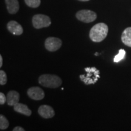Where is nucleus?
I'll use <instances>...</instances> for the list:
<instances>
[{
    "mask_svg": "<svg viewBox=\"0 0 131 131\" xmlns=\"http://www.w3.org/2000/svg\"><path fill=\"white\" fill-rule=\"evenodd\" d=\"M80 1H90V0H79Z\"/></svg>",
    "mask_w": 131,
    "mask_h": 131,
    "instance_id": "obj_21",
    "label": "nucleus"
},
{
    "mask_svg": "<svg viewBox=\"0 0 131 131\" xmlns=\"http://www.w3.org/2000/svg\"><path fill=\"white\" fill-rule=\"evenodd\" d=\"M6 101H7V97L5 96V95L3 92H1L0 93V104L3 105Z\"/></svg>",
    "mask_w": 131,
    "mask_h": 131,
    "instance_id": "obj_18",
    "label": "nucleus"
},
{
    "mask_svg": "<svg viewBox=\"0 0 131 131\" xmlns=\"http://www.w3.org/2000/svg\"><path fill=\"white\" fill-rule=\"evenodd\" d=\"M3 66V57L2 55H0V68H1Z\"/></svg>",
    "mask_w": 131,
    "mask_h": 131,
    "instance_id": "obj_20",
    "label": "nucleus"
},
{
    "mask_svg": "<svg viewBox=\"0 0 131 131\" xmlns=\"http://www.w3.org/2000/svg\"><path fill=\"white\" fill-rule=\"evenodd\" d=\"M108 31L109 29L107 24L100 23L92 27L89 32V37L93 42H101L107 37Z\"/></svg>",
    "mask_w": 131,
    "mask_h": 131,
    "instance_id": "obj_1",
    "label": "nucleus"
},
{
    "mask_svg": "<svg viewBox=\"0 0 131 131\" xmlns=\"http://www.w3.org/2000/svg\"><path fill=\"white\" fill-rule=\"evenodd\" d=\"M122 41L126 46L131 47V27H127L123 32Z\"/></svg>",
    "mask_w": 131,
    "mask_h": 131,
    "instance_id": "obj_13",
    "label": "nucleus"
},
{
    "mask_svg": "<svg viewBox=\"0 0 131 131\" xmlns=\"http://www.w3.org/2000/svg\"><path fill=\"white\" fill-rule=\"evenodd\" d=\"M86 74L80 75V78L85 84H94L100 78V70L95 67H89L84 69Z\"/></svg>",
    "mask_w": 131,
    "mask_h": 131,
    "instance_id": "obj_3",
    "label": "nucleus"
},
{
    "mask_svg": "<svg viewBox=\"0 0 131 131\" xmlns=\"http://www.w3.org/2000/svg\"><path fill=\"white\" fill-rule=\"evenodd\" d=\"M95 55L96 56H98V55H99V53H95Z\"/></svg>",
    "mask_w": 131,
    "mask_h": 131,
    "instance_id": "obj_22",
    "label": "nucleus"
},
{
    "mask_svg": "<svg viewBox=\"0 0 131 131\" xmlns=\"http://www.w3.org/2000/svg\"><path fill=\"white\" fill-rule=\"evenodd\" d=\"M38 112L41 117L46 119L50 118L55 115V111L53 108L51 106L46 105V104L41 106L38 108Z\"/></svg>",
    "mask_w": 131,
    "mask_h": 131,
    "instance_id": "obj_8",
    "label": "nucleus"
},
{
    "mask_svg": "<svg viewBox=\"0 0 131 131\" xmlns=\"http://www.w3.org/2000/svg\"><path fill=\"white\" fill-rule=\"evenodd\" d=\"M27 95L34 100H41L45 98V94L43 90L39 87H32L27 90Z\"/></svg>",
    "mask_w": 131,
    "mask_h": 131,
    "instance_id": "obj_7",
    "label": "nucleus"
},
{
    "mask_svg": "<svg viewBox=\"0 0 131 131\" xmlns=\"http://www.w3.org/2000/svg\"><path fill=\"white\" fill-rule=\"evenodd\" d=\"M38 83L41 86L48 88H57L62 84V80L55 75L43 74L38 78Z\"/></svg>",
    "mask_w": 131,
    "mask_h": 131,
    "instance_id": "obj_2",
    "label": "nucleus"
},
{
    "mask_svg": "<svg viewBox=\"0 0 131 131\" xmlns=\"http://www.w3.org/2000/svg\"><path fill=\"white\" fill-rule=\"evenodd\" d=\"M24 130H25V129L20 126H16L15 127H14V129H13V131H24Z\"/></svg>",
    "mask_w": 131,
    "mask_h": 131,
    "instance_id": "obj_19",
    "label": "nucleus"
},
{
    "mask_svg": "<svg viewBox=\"0 0 131 131\" xmlns=\"http://www.w3.org/2000/svg\"><path fill=\"white\" fill-rule=\"evenodd\" d=\"M7 81V75L4 70H0V84L4 85L6 84Z\"/></svg>",
    "mask_w": 131,
    "mask_h": 131,
    "instance_id": "obj_17",
    "label": "nucleus"
},
{
    "mask_svg": "<svg viewBox=\"0 0 131 131\" xmlns=\"http://www.w3.org/2000/svg\"><path fill=\"white\" fill-rule=\"evenodd\" d=\"M76 17L80 21L89 23L95 20L97 15L94 11L90 10H81L77 13Z\"/></svg>",
    "mask_w": 131,
    "mask_h": 131,
    "instance_id": "obj_5",
    "label": "nucleus"
},
{
    "mask_svg": "<svg viewBox=\"0 0 131 131\" xmlns=\"http://www.w3.org/2000/svg\"><path fill=\"white\" fill-rule=\"evenodd\" d=\"M126 55V51L124 49H120L119 50L118 53L114 57V61L115 63H118L120 61H122V60H123L125 57Z\"/></svg>",
    "mask_w": 131,
    "mask_h": 131,
    "instance_id": "obj_16",
    "label": "nucleus"
},
{
    "mask_svg": "<svg viewBox=\"0 0 131 131\" xmlns=\"http://www.w3.org/2000/svg\"><path fill=\"white\" fill-rule=\"evenodd\" d=\"M9 126V121L3 115H0V129L1 130H5L7 129Z\"/></svg>",
    "mask_w": 131,
    "mask_h": 131,
    "instance_id": "obj_14",
    "label": "nucleus"
},
{
    "mask_svg": "<svg viewBox=\"0 0 131 131\" xmlns=\"http://www.w3.org/2000/svg\"><path fill=\"white\" fill-rule=\"evenodd\" d=\"M26 5L32 8H37L40 6L41 0H24Z\"/></svg>",
    "mask_w": 131,
    "mask_h": 131,
    "instance_id": "obj_15",
    "label": "nucleus"
},
{
    "mask_svg": "<svg viewBox=\"0 0 131 131\" xmlns=\"http://www.w3.org/2000/svg\"><path fill=\"white\" fill-rule=\"evenodd\" d=\"M62 45V41L56 37H49L46 40L45 46L46 49L50 52L58 50Z\"/></svg>",
    "mask_w": 131,
    "mask_h": 131,
    "instance_id": "obj_6",
    "label": "nucleus"
},
{
    "mask_svg": "<svg viewBox=\"0 0 131 131\" xmlns=\"http://www.w3.org/2000/svg\"><path fill=\"white\" fill-rule=\"evenodd\" d=\"M19 94L18 92L10 91L7 93V103L9 106H14L19 103Z\"/></svg>",
    "mask_w": 131,
    "mask_h": 131,
    "instance_id": "obj_10",
    "label": "nucleus"
},
{
    "mask_svg": "<svg viewBox=\"0 0 131 131\" xmlns=\"http://www.w3.org/2000/svg\"><path fill=\"white\" fill-rule=\"evenodd\" d=\"M32 24L35 29H39L49 27L51 24V20L48 16L37 14L33 16Z\"/></svg>",
    "mask_w": 131,
    "mask_h": 131,
    "instance_id": "obj_4",
    "label": "nucleus"
},
{
    "mask_svg": "<svg viewBox=\"0 0 131 131\" xmlns=\"http://www.w3.org/2000/svg\"><path fill=\"white\" fill-rule=\"evenodd\" d=\"M7 9L9 14H15L19 9V5L18 0H5Z\"/></svg>",
    "mask_w": 131,
    "mask_h": 131,
    "instance_id": "obj_11",
    "label": "nucleus"
},
{
    "mask_svg": "<svg viewBox=\"0 0 131 131\" xmlns=\"http://www.w3.org/2000/svg\"><path fill=\"white\" fill-rule=\"evenodd\" d=\"M14 109L15 112L19 113L23 115L26 116H30L32 114V111L30 109H29V107L25 104H22V103H17L14 106Z\"/></svg>",
    "mask_w": 131,
    "mask_h": 131,
    "instance_id": "obj_12",
    "label": "nucleus"
},
{
    "mask_svg": "<svg viewBox=\"0 0 131 131\" xmlns=\"http://www.w3.org/2000/svg\"><path fill=\"white\" fill-rule=\"evenodd\" d=\"M7 28L11 34L15 35H20L23 33L22 26L15 21H9L7 23Z\"/></svg>",
    "mask_w": 131,
    "mask_h": 131,
    "instance_id": "obj_9",
    "label": "nucleus"
}]
</instances>
